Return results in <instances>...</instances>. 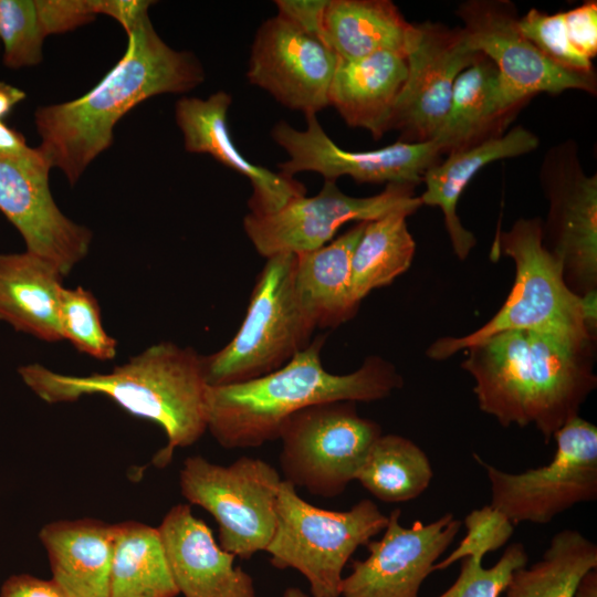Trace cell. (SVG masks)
<instances>
[{
    "instance_id": "cell-40",
    "label": "cell",
    "mask_w": 597,
    "mask_h": 597,
    "mask_svg": "<svg viewBox=\"0 0 597 597\" xmlns=\"http://www.w3.org/2000/svg\"><path fill=\"white\" fill-rule=\"evenodd\" d=\"M0 597H69L52 579L29 574L10 576L0 590Z\"/></svg>"
},
{
    "instance_id": "cell-38",
    "label": "cell",
    "mask_w": 597,
    "mask_h": 597,
    "mask_svg": "<svg viewBox=\"0 0 597 597\" xmlns=\"http://www.w3.org/2000/svg\"><path fill=\"white\" fill-rule=\"evenodd\" d=\"M570 41L585 57L591 60L597 54V3L584 2L564 12Z\"/></svg>"
},
{
    "instance_id": "cell-35",
    "label": "cell",
    "mask_w": 597,
    "mask_h": 597,
    "mask_svg": "<svg viewBox=\"0 0 597 597\" xmlns=\"http://www.w3.org/2000/svg\"><path fill=\"white\" fill-rule=\"evenodd\" d=\"M527 561L522 543L509 545L500 559L489 568H484L480 559L465 557L461 559L454 583L437 597H501L512 574L525 566Z\"/></svg>"
},
{
    "instance_id": "cell-16",
    "label": "cell",
    "mask_w": 597,
    "mask_h": 597,
    "mask_svg": "<svg viewBox=\"0 0 597 597\" xmlns=\"http://www.w3.org/2000/svg\"><path fill=\"white\" fill-rule=\"evenodd\" d=\"M400 509L388 515L384 535L366 546L368 556L352 563L343 578V597H419L423 580L461 528V521L446 513L436 521L400 524Z\"/></svg>"
},
{
    "instance_id": "cell-43",
    "label": "cell",
    "mask_w": 597,
    "mask_h": 597,
    "mask_svg": "<svg viewBox=\"0 0 597 597\" xmlns=\"http://www.w3.org/2000/svg\"><path fill=\"white\" fill-rule=\"evenodd\" d=\"M574 597H597V570L591 569L580 579Z\"/></svg>"
},
{
    "instance_id": "cell-33",
    "label": "cell",
    "mask_w": 597,
    "mask_h": 597,
    "mask_svg": "<svg viewBox=\"0 0 597 597\" xmlns=\"http://www.w3.org/2000/svg\"><path fill=\"white\" fill-rule=\"evenodd\" d=\"M45 38L35 0H0V41L7 67L21 69L41 63Z\"/></svg>"
},
{
    "instance_id": "cell-5",
    "label": "cell",
    "mask_w": 597,
    "mask_h": 597,
    "mask_svg": "<svg viewBox=\"0 0 597 597\" xmlns=\"http://www.w3.org/2000/svg\"><path fill=\"white\" fill-rule=\"evenodd\" d=\"M493 258L509 256L515 279L501 308L481 327L462 335L434 341L427 349L433 360H444L491 336L506 331L532 329L558 335L577 343H595L597 291L573 292L564 280L561 261L543 243V220L520 218L499 231Z\"/></svg>"
},
{
    "instance_id": "cell-24",
    "label": "cell",
    "mask_w": 597,
    "mask_h": 597,
    "mask_svg": "<svg viewBox=\"0 0 597 597\" xmlns=\"http://www.w3.org/2000/svg\"><path fill=\"white\" fill-rule=\"evenodd\" d=\"M39 538L52 580L69 597H108L114 524L100 520H61L45 524Z\"/></svg>"
},
{
    "instance_id": "cell-2",
    "label": "cell",
    "mask_w": 597,
    "mask_h": 597,
    "mask_svg": "<svg viewBox=\"0 0 597 597\" xmlns=\"http://www.w3.org/2000/svg\"><path fill=\"white\" fill-rule=\"evenodd\" d=\"M126 33L123 56L97 85L74 101L35 112L41 137L36 148L71 185L112 146L115 125L132 108L155 95L189 92L205 80L199 61L190 52L177 51L164 42L148 12Z\"/></svg>"
},
{
    "instance_id": "cell-36",
    "label": "cell",
    "mask_w": 597,
    "mask_h": 597,
    "mask_svg": "<svg viewBox=\"0 0 597 597\" xmlns=\"http://www.w3.org/2000/svg\"><path fill=\"white\" fill-rule=\"evenodd\" d=\"M467 533L449 556L433 566L444 569L465 557L482 561L484 555L504 546L514 533L513 522L493 505L472 510L463 520Z\"/></svg>"
},
{
    "instance_id": "cell-34",
    "label": "cell",
    "mask_w": 597,
    "mask_h": 597,
    "mask_svg": "<svg viewBox=\"0 0 597 597\" xmlns=\"http://www.w3.org/2000/svg\"><path fill=\"white\" fill-rule=\"evenodd\" d=\"M519 28L548 60L569 72L596 75L593 61L573 45L564 12L553 14L531 9L519 18Z\"/></svg>"
},
{
    "instance_id": "cell-9",
    "label": "cell",
    "mask_w": 597,
    "mask_h": 597,
    "mask_svg": "<svg viewBox=\"0 0 597 597\" xmlns=\"http://www.w3.org/2000/svg\"><path fill=\"white\" fill-rule=\"evenodd\" d=\"M380 426L358 415L356 402L331 401L287 417L279 433L283 480L313 495L334 498L355 480Z\"/></svg>"
},
{
    "instance_id": "cell-13",
    "label": "cell",
    "mask_w": 597,
    "mask_h": 597,
    "mask_svg": "<svg viewBox=\"0 0 597 597\" xmlns=\"http://www.w3.org/2000/svg\"><path fill=\"white\" fill-rule=\"evenodd\" d=\"M407 76L397 97L390 129L400 142L434 138L448 114L458 75L484 55L471 50L461 28L412 23L405 50Z\"/></svg>"
},
{
    "instance_id": "cell-29",
    "label": "cell",
    "mask_w": 597,
    "mask_h": 597,
    "mask_svg": "<svg viewBox=\"0 0 597 597\" xmlns=\"http://www.w3.org/2000/svg\"><path fill=\"white\" fill-rule=\"evenodd\" d=\"M597 568V545L577 530L556 533L541 559L517 568L501 597H574L580 579Z\"/></svg>"
},
{
    "instance_id": "cell-42",
    "label": "cell",
    "mask_w": 597,
    "mask_h": 597,
    "mask_svg": "<svg viewBox=\"0 0 597 597\" xmlns=\"http://www.w3.org/2000/svg\"><path fill=\"white\" fill-rule=\"evenodd\" d=\"M25 98V93L4 82H0V121L6 117L12 108Z\"/></svg>"
},
{
    "instance_id": "cell-17",
    "label": "cell",
    "mask_w": 597,
    "mask_h": 597,
    "mask_svg": "<svg viewBox=\"0 0 597 597\" xmlns=\"http://www.w3.org/2000/svg\"><path fill=\"white\" fill-rule=\"evenodd\" d=\"M50 169L36 147L28 157H0V211L19 230L28 252L45 259L66 276L86 256L93 235L56 206L49 185Z\"/></svg>"
},
{
    "instance_id": "cell-11",
    "label": "cell",
    "mask_w": 597,
    "mask_h": 597,
    "mask_svg": "<svg viewBox=\"0 0 597 597\" xmlns=\"http://www.w3.org/2000/svg\"><path fill=\"white\" fill-rule=\"evenodd\" d=\"M415 186L389 184L380 193L352 197L334 180H325L313 197L302 196L270 214L248 213L243 229L264 258L300 254L327 244L349 221H371L396 210L416 212L421 206Z\"/></svg>"
},
{
    "instance_id": "cell-19",
    "label": "cell",
    "mask_w": 597,
    "mask_h": 597,
    "mask_svg": "<svg viewBox=\"0 0 597 597\" xmlns=\"http://www.w3.org/2000/svg\"><path fill=\"white\" fill-rule=\"evenodd\" d=\"M231 102V95L223 91L205 100L185 96L177 102L175 118L182 133L185 149L208 154L247 177L252 186L250 213L270 214L291 200L305 196V186L294 177L253 164L240 153L228 123Z\"/></svg>"
},
{
    "instance_id": "cell-31",
    "label": "cell",
    "mask_w": 597,
    "mask_h": 597,
    "mask_svg": "<svg viewBox=\"0 0 597 597\" xmlns=\"http://www.w3.org/2000/svg\"><path fill=\"white\" fill-rule=\"evenodd\" d=\"M433 478L426 452L399 434H380L358 470L357 480L386 503L408 502L422 494Z\"/></svg>"
},
{
    "instance_id": "cell-7",
    "label": "cell",
    "mask_w": 597,
    "mask_h": 597,
    "mask_svg": "<svg viewBox=\"0 0 597 597\" xmlns=\"http://www.w3.org/2000/svg\"><path fill=\"white\" fill-rule=\"evenodd\" d=\"M294 269L295 254L266 259L240 328L224 347L203 357L208 386L264 376L308 346L315 328L298 305Z\"/></svg>"
},
{
    "instance_id": "cell-20",
    "label": "cell",
    "mask_w": 597,
    "mask_h": 597,
    "mask_svg": "<svg viewBox=\"0 0 597 597\" xmlns=\"http://www.w3.org/2000/svg\"><path fill=\"white\" fill-rule=\"evenodd\" d=\"M158 531L175 585L184 597H256L252 577L217 544L188 504L172 506Z\"/></svg>"
},
{
    "instance_id": "cell-10",
    "label": "cell",
    "mask_w": 597,
    "mask_h": 597,
    "mask_svg": "<svg viewBox=\"0 0 597 597\" xmlns=\"http://www.w3.org/2000/svg\"><path fill=\"white\" fill-rule=\"evenodd\" d=\"M553 438L552 460L521 473L503 471L473 454L490 482V504L513 524H547L570 507L597 499V427L577 416Z\"/></svg>"
},
{
    "instance_id": "cell-14",
    "label": "cell",
    "mask_w": 597,
    "mask_h": 597,
    "mask_svg": "<svg viewBox=\"0 0 597 597\" xmlns=\"http://www.w3.org/2000/svg\"><path fill=\"white\" fill-rule=\"evenodd\" d=\"M457 15L469 48L494 63L503 84L520 101L567 90L596 93V75L559 67L524 36L512 2L469 0L459 4Z\"/></svg>"
},
{
    "instance_id": "cell-3",
    "label": "cell",
    "mask_w": 597,
    "mask_h": 597,
    "mask_svg": "<svg viewBox=\"0 0 597 597\" xmlns=\"http://www.w3.org/2000/svg\"><path fill=\"white\" fill-rule=\"evenodd\" d=\"M325 343L318 336L281 368L264 376L222 386H208L207 430L226 449L253 448L279 439L284 420L322 402L387 398L402 386L389 362L370 356L353 373L327 371L321 362Z\"/></svg>"
},
{
    "instance_id": "cell-39",
    "label": "cell",
    "mask_w": 597,
    "mask_h": 597,
    "mask_svg": "<svg viewBox=\"0 0 597 597\" xmlns=\"http://www.w3.org/2000/svg\"><path fill=\"white\" fill-rule=\"evenodd\" d=\"M274 3L277 15L324 42V19L328 0H277Z\"/></svg>"
},
{
    "instance_id": "cell-26",
    "label": "cell",
    "mask_w": 597,
    "mask_h": 597,
    "mask_svg": "<svg viewBox=\"0 0 597 597\" xmlns=\"http://www.w3.org/2000/svg\"><path fill=\"white\" fill-rule=\"evenodd\" d=\"M63 277L31 252L0 253V321L48 343L63 341L57 321Z\"/></svg>"
},
{
    "instance_id": "cell-18",
    "label": "cell",
    "mask_w": 597,
    "mask_h": 597,
    "mask_svg": "<svg viewBox=\"0 0 597 597\" xmlns=\"http://www.w3.org/2000/svg\"><path fill=\"white\" fill-rule=\"evenodd\" d=\"M338 60L324 42L276 14L256 31L247 76L286 107L316 115L329 105Z\"/></svg>"
},
{
    "instance_id": "cell-27",
    "label": "cell",
    "mask_w": 597,
    "mask_h": 597,
    "mask_svg": "<svg viewBox=\"0 0 597 597\" xmlns=\"http://www.w3.org/2000/svg\"><path fill=\"white\" fill-rule=\"evenodd\" d=\"M411 27L389 0H328L324 42L341 60L379 51L405 54Z\"/></svg>"
},
{
    "instance_id": "cell-32",
    "label": "cell",
    "mask_w": 597,
    "mask_h": 597,
    "mask_svg": "<svg viewBox=\"0 0 597 597\" xmlns=\"http://www.w3.org/2000/svg\"><path fill=\"white\" fill-rule=\"evenodd\" d=\"M57 321L62 338L78 352L103 362L116 356L117 342L104 329L98 302L91 291L62 287Z\"/></svg>"
},
{
    "instance_id": "cell-44",
    "label": "cell",
    "mask_w": 597,
    "mask_h": 597,
    "mask_svg": "<svg viewBox=\"0 0 597 597\" xmlns=\"http://www.w3.org/2000/svg\"><path fill=\"white\" fill-rule=\"evenodd\" d=\"M282 597H308V596L300 588L289 587L285 589Z\"/></svg>"
},
{
    "instance_id": "cell-30",
    "label": "cell",
    "mask_w": 597,
    "mask_h": 597,
    "mask_svg": "<svg viewBox=\"0 0 597 597\" xmlns=\"http://www.w3.org/2000/svg\"><path fill=\"white\" fill-rule=\"evenodd\" d=\"M407 210L367 221L352 255V292L360 303L375 289L390 284L411 265L416 242L408 230Z\"/></svg>"
},
{
    "instance_id": "cell-4",
    "label": "cell",
    "mask_w": 597,
    "mask_h": 597,
    "mask_svg": "<svg viewBox=\"0 0 597 597\" xmlns=\"http://www.w3.org/2000/svg\"><path fill=\"white\" fill-rule=\"evenodd\" d=\"M19 374L49 404L102 395L160 426L167 444L154 457L158 468L171 461L177 448L193 444L207 430L203 356L190 347L160 342L106 374L70 376L40 364L22 366Z\"/></svg>"
},
{
    "instance_id": "cell-1",
    "label": "cell",
    "mask_w": 597,
    "mask_h": 597,
    "mask_svg": "<svg viewBox=\"0 0 597 597\" xmlns=\"http://www.w3.org/2000/svg\"><path fill=\"white\" fill-rule=\"evenodd\" d=\"M464 350L461 367L473 378L479 409L502 427L533 425L546 442L578 416L597 385L595 343L515 329Z\"/></svg>"
},
{
    "instance_id": "cell-15",
    "label": "cell",
    "mask_w": 597,
    "mask_h": 597,
    "mask_svg": "<svg viewBox=\"0 0 597 597\" xmlns=\"http://www.w3.org/2000/svg\"><path fill=\"white\" fill-rule=\"evenodd\" d=\"M306 128L295 129L286 122L272 128V138L289 155L279 164L289 176L313 171L325 180L349 176L364 184L417 186L428 168L439 161L440 150L432 140L422 143L396 142L374 150H347L335 144L324 132L316 115H306Z\"/></svg>"
},
{
    "instance_id": "cell-22",
    "label": "cell",
    "mask_w": 597,
    "mask_h": 597,
    "mask_svg": "<svg viewBox=\"0 0 597 597\" xmlns=\"http://www.w3.org/2000/svg\"><path fill=\"white\" fill-rule=\"evenodd\" d=\"M407 76L406 56L379 51L356 60H338L328 92L345 123L379 139L389 130L394 107Z\"/></svg>"
},
{
    "instance_id": "cell-6",
    "label": "cell",
    "mask_w": 597,
    "mask_h": 597,
    "mask_svg": "<svg viewBox=\"0 0 597 597\" xmlns=\"http://www.w3.org/2000/svg\"><path fill=\"white\" fill-rule=\"evenodd\" d=\"M276 514V527L264 552L273 566L298 570L313 597H339L345 565L388 523V516L369 499L347 511L324 510L303 500L284 480Z\"/></svg>"
},
{
    "instance_id": "cell-23",
    "label": "cell",
    "mask_w": 597,
    "mask_h": 597,
    "mask_svg": "<svg viewBox=\"0 0 597 597\" xmlns=\"http://www.w3.org/2000/svg\"><path fill=\"white\" fill-rule=\"evenodd\" d=\"M523 103L503 84L494 63L483 56L458 75L448 114L432 142L441 155H448L500 136Z\"/></svg>"
},
{
    "instance_id": "cell-41",
    "label": "cell",
    "mask_w": 597,
    "mask_h": 597,
    "mask_svg": "<svg viewBox=\"0 0 597 597\" xmlns=\"http://www.w3.org/2000/svg\"><path fill=\"white\" fill-rule=\"evenodd\" d=\"M35 148L27 145L23 135L0 121V157L22 158L34 154Z\"/></svg>"
},
{
    "instance_id": "cell-8",
    "label": "cell",
    "mask_w": 597,
    "mask_h": 597,
    "mask_svg": "<svg viewBox=\"0 0 597 597\" xmlns=\"http://www.w3.org/2000/svg\"><path fill=\"white\" fill-rule=\"evenodd\" d=\"M282 481L274 467L253 457L221 465L192 455L179 474L182 496L213 516L219 545L242 559L265 551L271 542Z\"/></svg>"
},
{
    "instance_id": "cell-12",
    "label": "cell",
    "mask_w": 597,
    "mask_h": 597,
    "mask_svg": "<svg viewBox=\"0 0 597 597\" xmlns=\"http://www.w3.org/2000/svg\"><path fill=\"white\" fill-rule=\"evenodd\" d=\"M540 184L548 202L544 245L561 261L573 292L597 291V175L584 171L576 144L567 140L545 154Z\"/></svg>"
},
{
    "instance_id": "cell-37",
    "label": "cell",
    "mask_w": 597,
    "mask_h": 597,
    "mask_svg": "<svg viewBox=\"0 0 597 597\" xmlns=\"http://www.w3.org/2000/svg\"><path fill=\"white\" fill-rule=\"evenodd\" d=\"M35 6L46 36L72 31L98 14V0H35Z\"/></svg>"
},
{
    "instance_id": "cell-28",
    "label": "cell",
    "mask_w": 597,
    "mask_h": 597,
    "mask_svg": "<svg viewBox=\"0 0 597 597\" xmlns=\"http://www.w3.org/2000/svg\"><path fill=\"white\" fill-rule=\"evenodd\" d=\"M158 527L137 521L114 524L108 597H176Z\"/></svg>"
},
{
    "instance_id": "cell-21",
    "label": "cell",
    "mask_w": 597,
    "mask_h": 597,
    "mask_svg": "<svg viewBox=\"0 0 597 597\" xmlns=\"http://www.w3.org/2000/svg\"><path fill=\"white\" fill-rule=\"evenodd\" d=\"M538 144L534 133L516 126L500 136L452 151L426 170L422 176L426 189L419 198L422 205L441 209L451 247L460 260H465L476 244L474 234L464 228L457 212L467 186L486 165L531 153Z\"/></svg>"
},
{
    "instance_id": "cell-25",
    "label": "cell",
    "mask_w": 597,
    "mask_h": 597,
    "mask_svg": "<svg viewBox=\"0 0 597 597\" xmlns=\"http://www.w3.org/2000/svg\"><path fill=\"white\" fill-rule=\"evenodd\" d=\"M366 222H357L316 250L295 255V295L314 328L336 327L350 320L359 306L352 292L350 265Z\"/></svg>"
}]
</instances>
